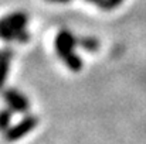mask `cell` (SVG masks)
<instances>
[{"mask_svg": "<svg viewBox=\"0 0 146 144\" xmlns=\"http://www.w3.org/2000/svg\"><path fill=\"white\" fill-rule=\"evenodd\" d=\"M0 40L6 43H29L30 33L26 28H13V27H0Z\"/></svg>", "mask_w": 146, "mask_h": 144, "instance_id": "obj_4", "label": "cell"}, {"mask_svg": "<svg viewBox=\"0 0 146 144\" xmlns=\"http://www.w3.org/2000/svg\"><path fill=\"white\" fill-rule=\"evenodd\" d=\"M9 69H10V59L0 61V91L6 84V79L9 76Z\"/></svg>", "mask_w": 146, "mask_h": 144, "instance_id": "obj_9", "label": "cell"}, {"mask_svg": "<svg viewBox=\"0 0 146 144\" xmlns=\"http://www.w3.org/2000/svg\"><path fill=\"white\" fill-rule=\"evenodd\" d=\"M62 61H64V64H65L71 71H74V72L81 71V69H82V66H84L82 58H81L78 54H75V51H72V52H71V54H68L65 58H62Z\"/></svg>", "mask_w": 146, "mask_h": 144, "instance_id": "obj_7", "label": "cell"}, {"mask_svg": "<svg viewBox=\"0 0 146 144\" xmlns=\"http://www.w3.org/2000/svg\"><path fill=\"white\" fill-rule=\"evenodd\" d=\"M1 96L4 99V102L7 103V106L10 109H13L14 112L19 113H27L30 110V102L26 97V95H23L20 91L17 89H6L1 92Z\"/></svg>", "mask_w": 146, "mask_h": 144, "instance_id": "obj_3", "label": "cell"}, {"mask_svg": "<svg viewBox=\"0 0 146 144\" xmlns=\"http://www.w3.org/2000/svg\"><path fill=\"white\" fill-rule=\"evenodd\" d=\"M13 109L7 107V109H1L0 110V132H6L7 129H10V122L13 117Z\"/></svg>", "mask_w": 146, "mask_h": 144, "instance_id": "obj_8", "label": "cell"}, {"mask_svg": "<svg viewBox=\"0 0 146 144\" xmlns=\"http://www.w3.org/2000/svg\"><path fill=\"white\" fill-rule=\"evenodd\" d=\"M29 23V16L23 11L9 13L0 18V27H13V28H26Z\"/></svg>", "mask_w": 146, "mask_h": 144, "instance_id": "obj_5", "label": "cell"}, {"mask_svg": "<svg viewBox=\"0 0 146 144\" xmlns=\"http://www.w3.org/2000/svg\"><path fill=\"white\" fill-rule=\"evenodd\" d=\"M47 1H51V3H68L71 0H47Z\"/></svg>", "mask_w": 146, "mask_h": 144, "instance_id": "obj_13", "label": "cell"}, {"mask_svg": "<svg viewBox=\"0 0 146 144\" xmlns=\"http://www.w3.org/2000/svg\"><path fill=\"white\" fill-rule=\"evenodd\" d=\"M54 47H55L57 55L62 59V58H65L68 54H71V52L74 51V48L78 47V45H77V37H75L71 31H68V30H61V31H58V34L55 36Z\"/></svg>", "mask_w": 146, "mask_h": 144, "instance_id": "obj_2", "label": "cell"}, {"mask_svg": "<svg viewBox=\"0 0 146 144\" xmlns=\"http://www.w3.org/2000/svg\"><path fill=\"white\" fill-rule=\"evenodd\" d=\"M13 57H14V51L11 48H0V61L11 59Z\"/></svg>", "mask_w": 146, "mask_h": 144, "instance_id": "obj_11", "label": "cell"}, {"mask_svg": "<svg viewBox=\"0 0 146 144\" xmlns=\"http://www.w3.org/2000/svg\"><path fill=\"white\" fill-rule=\"evenodd\" d=\"M122 1H123V0H111V4H112V7L115 9V7L121 6V4H122Z\"/></svg>", "mask_w": 146, "mask_h": 144, "instance_id": "obj_12", "label": "cell"}, {"mask_svg": "<svg viewBox=\"0 0 146 144\" xmlns=\"http://www.w3.org/2000/svg\"><path fill=\"white\" fill-rule=\"evenodd\" d=\"M77 45L85 51H88V52H97L101 47V43L95 37L84 36V37H77Z\"/></svg>", "mask_w": 146, "mask_h": 144, "instance_id": "obj_6", "label": "cell"}, {"mask_svg": "<svg viewBox=\"0 0 146 144\" xmlns=\"http://www.w3.org/2000/svg\"><path fill=\"white\" fill-rule=\"evenodd\" d=\"M38 124V117L33 116V114H27L24 119H21L17 124H14L13 127L7 129L4 132V140L6 141H17L21 137L27 136L30 132H33Z\"/></svg>", "mask_w": 146, "mask_h": 144, "instance_id": "obj_1", "label": "cell"}, {"mask_svg": "<svg viewBox=\"0 0 146 144\" xmlns=\"http://www.w3.org/2000/svg\"><path fill=\"white\" fill-rule=\"evenodd\" d=\"M85 1L95 4L97 7L102 9V10H111V9H113L112 4H111V0H85Z\"/></svg>", "mask_w": 146, "mask_h": 144, "instance_id": "obj_10", "label": "cell"}]
</instances>
